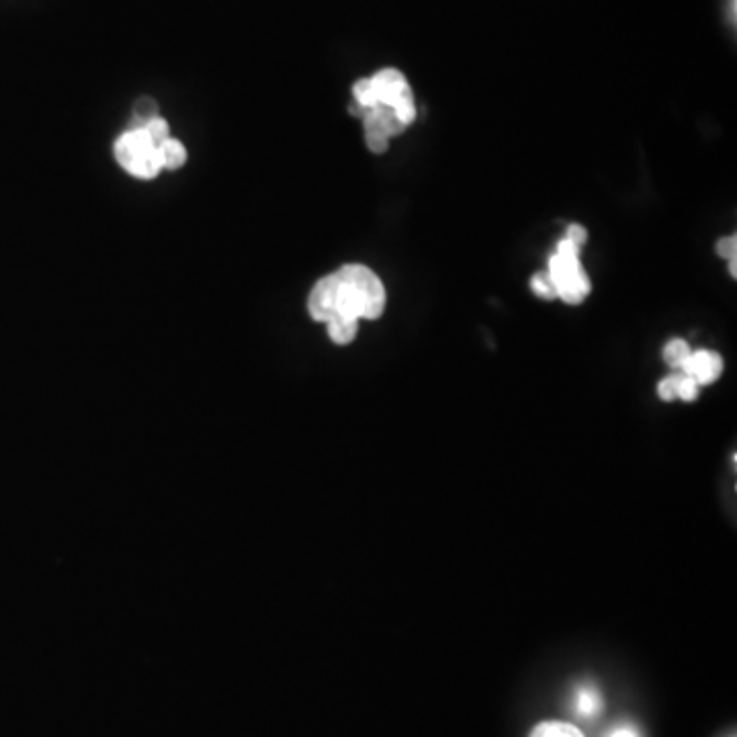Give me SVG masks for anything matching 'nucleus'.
<instances>
[{"instance_id":"f257e3e1","label":"nucleus","mask_w":737,"mask_h":737,"mask_svg":"<svg viewBox=\"0 0 737 737\" xmlns=\"http://www.w3.org/2000/svg\"><path fill=\"white\" fill-rule=\"evenodd\" d=\"M580 250L568 238L557 244V252L549 258L547 275L551 277L557 297L570 306H578L590 293V279L580 263Z\"/></svg>"},{"instance_id":"f03ea898","label":"nucleus","mask_w":737,"mask_h":737,"mask_svg":"<svg viewBox=\"0 0 737 737\" xmlns=\"http://www.w3.org/2000/svg\"><path fill=\"white\" fill-rule=\"evenodd\" d=\"M115 158L119 166L136 179H154L162 170L158 148L146 138L142 129H127L115 142Z\"/></svg>"},{"instance_id":"7ed1b4c3","label":"nucleus","mask_w":737,"mask_h":737,"mask_svg":"<svg viewBox=\"0 0 737 737\" xmlns=\"http://www.w3.org/2000/svg\"><path fill=\"white\" fill-rule=\"evenodd\" d=\"M373 91L377 97V105H387L396 111L400 121L408 127L416 119V103L410 84L400 70L385 68L371 76Z\"/></svg>"},{"instance_id":"20e7f679","label":"nucleus","mask_w":737,"mask_h":737,"mask_svg":"<svg viewBox=\"0 0 737 737\" xmlns=\"http://www.w3.org/2000/svg\"><path fill=\"white\" fill-rule=\"evenodd\" d=\"M346 281L353 283L365 303V320H377L385 310V287L381 279L363 265H346L338 271Z\"/></svg>"},{"instance_id":"39448f33","label":"nucleus","mask_w":737,"mask_h":737,"mask_svg":"<svg viewBox=\"0 0 737 737\" xmlns=\"http://www.w3.org/2000/svg\"><path fill=\"white\" fill-rule=\"evenodd\" d=\"M338 287H340L338 273H332L314 285L308 299V312L316 322H330L336 316Z\"/></svg>"},{"instance_id":"423d86ee","label":"nucleus","mask_w":737,"mask_h":737,"mask_svg":"<svg viewBox=\"0 0 737 737\" xmlns=\"http://www.w3.org/2000/svg\"><path fill=\"white\" fill-rule=\"evenodd\" d=\"M680 371L695 379L699 385H709L719 379L723 371V359L711 351H697L688 355Z\"/></svg>"},{"instance_id":"0eeeda50","label":"nucleus","mask_w":737,"mask_h":737,"mask_svg":"<svg viewBox=\"0 0 737 737\" xmlns=\"http://www.w3.org/2000/svg\"><path fill=\"white\" fill-rule=\"evenodd\" d=\"M328 324V336L336 344H351L357 338L359 332V320L346 318V316H334Z\"/></svg>"},{"instance_id":"6e6552de","label":"nucleus","mask_w":737,"mask_h":737,"mask_svg":"<svg viewBox=\"0 0 737 737\" xmlns=\"http://www.w3.org/2000/svg\"><path fill=\"white\" fill-rule=\"evenodd\" d=\"M160 166L166 170H179L187 162V148L179 142L168 138L162 146H158Z\"/></svg>"},{"instance_id":"1a4fd4ad","label":"nucleus","mask_w":737,"mask_h":737,"mask_svg":"<svg viewBox=\"0 0 737 737\" xmlns=\"http://www.w3.org/2000/svg\"><path fill=\"white\" fill-rule=\"evenodd\" d=\"M363 125H365V142L367 148L375 154H383L389 148V138L383 134V129L371 119L369 113L363 115Z\"/></svg>"},{"instance_id":"9d476101","label":"nucleus","mask_w":737,"mask_h":737,"mask_svg":"<svg viewBox=\"0 0 737 737\" xmlns=\"http://www.w3.org/2000/svg\"><path fill=\"white\" fill-rule=\"evenodd\" d=\"M602 701L594 688H582L576 695V713L584 719H592L600 713Z\"/></svg>"},{"instance_id":"9b49d317","label":"nucleus","mask_w":737,"mask_h":737,"mask_svg":"<svg viewBox=\"0 0 737 737\" xmlns=\"http://www.w3.org/2000/svg\"><path fill=\"white\" fill-rule=\"evenodd\" d=\"M531 737H584L582 731L570 723H559V721H547L537 725Z\"/></svg>"},{"instance_id":"f8f14e48","label":"nucleus","mask_w":737,"mask_h":737,"mask_svg":"<svg viewBox=\"0 0 737 737\" xmlns=\"http://www.w3.org/2000/svg\"><path fill=\"white\" fill-rule=\"evenodd\" d=\"M142 132L146 134V138L158 148V146H162L168 138H170V127H168V123L162 119V117H154V119H150L148 123H144L142 127Z\"/></svg>"},{"instance_id":"ddd939ff","label":"nucleus","mask_w":737,"mask_h":737,"mask_svg":"<svg viewBox=\"0 0 737 737\" xmlns=\"http://www.w3.org/2000/svg\"><path fill=\"white\" fill-rule=\"evenodd\" d=\"M692 351H690V346L684 342V340H672V342H668L666 344V349H664V359H666V363L672 367V369H678L680 371V367L684 365V361L688 359V355H690Z\"/></svg>"},{"instance_id":"4468645a","label":"nucleus","mask_w":737,"mask_h":737,"mask_svg":"<svg viewBox=\"0 0 737 737\" xmlns=\"http://www.w3.org/2000/svg\"><path fill=\"white\" fill-rule=\"evenodd\" d=\"M353 95H355V105H359L363 109H371V107L377 105V97H375V91H373L371 78H361L355 84Z\"/></svg>"},{"instance_id":"2eb2a0df","label":"nucleus","mask_w":737,"mask_h":737,"mask_svg":"<svg viewBox=\"0 0 737 737\" xmlns=\"http://www.w3.org/2000/svg\"><path fill=\"white\" fill-rule=\"evenodd\" d=\"M699 389H701V385H699L695 379L688 377V375H684L682 371H678L676 398H680V400H684V402H695V400L699 398Z\"/></svg>"},{"instance_id":"dca6fc26","label":"nucleus","mask_w":737,"mask_h":737,"mask_svg":"<svg viewBox=\"0 0 737 737\" xmlns=\"http://www.w3.org/2000/svg\"><path fill=\"white\" fill-rule=\"evenodd\" d=\"M134 117L138 119V125H134L132 129H138V127H142L144 123H148L150 119L158 117V105H156L152 99L144 97V99H140V101L136 103V107H134Z\"/></svg>"},{"instance_id":"f3484780","label":"nucleus","mask_w":737,"mask_h":737,"mask_svg":"<svg viewBox=\"0 0 737 737\" xmlns=\"http://www.w3.org/2000/svg\"><path fill=\"white\" fill-rule=\"evenodd\" d=\"M531 289H533L535 295H539L543 299H555L557 297L555 285H553V281H551V277L547 273H537L531 279Z\"/></svg>"},{"instance_id":"a211bd4d","label":"nucleus","mask_w":737,"mask_h":737,"mask_svg":"<svg viewBox=\"0 0 737 737\" xmlns=\"http://www.w3.org/2000/svg\"><path fill=\"white\" fill-rule=\"evenodd\" d=\"M676 385H678V371L672 373V375H668V377H664L658 383V394H660V398L666 400V402L676 400Z\"/></svg>"},{"instance_id":"6ab92c4d","label":"nucleus","mask_w":737,"mask_h":737,"mask_svg":"<svg viewBox=\"0 0 737 737\" xmlns=\"http://www.w3.org/2000/svg\"><path fill=\"white\" fill-rule=\"evenodd\" d=\"M717 254L725 260H733L737 258V238L729 236V238H721L717 244Z\"/></svg>"},{"instance_id":"aec40b11","label":"nucleus","mask_w":737,"mask_h":737,"mask_svg":"<svg viewBox=\"0 0 737 737\" xmlns=\"http://www.w3.org/2000/svg\"><path fill=\"white\" fill-rule=\"evenodd\" d=\"M566 238H568L572 244H576L578 248H582V246L586 244V240H588V232H586V228H584V226H580V224H572V226L568 228Z\"/></svg>"},{"instance_id":"412c9836","label":"nucleus","mask_w":737,"mask_h":737,"mask_svg":"<svg viewBox=\"0 0 737 737\" xmlns=\"http://www.w3.org/2000/svg\"><path fill=\"white\" fill-rule=\"evenodd\" d=\"M611 737H637V733L633 729H629V727H623V729H617Z\"/></svg>"},{"instance_id":"4be33fe9","label":"nucleus","mask_w":737,"mask_h":737,"mask_svg":"<svg viewBox=\"0 0 737 737\" xmlns=\"http://www.w3.org/2000/svg\"><path fill=\"white\" fill-rule=\"evenodd\" d=\"M727 267H729V273H731V277H735V275H737V258H733V260H727Z\"/></svg>"}]
</instances>
